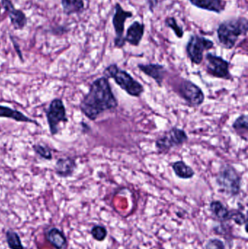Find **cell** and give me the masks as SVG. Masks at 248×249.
I'll use <instances>...</instances> for the list:
<instances>
[{"label":"cell","mask_w":248,"mask_h":249,"mask_svg":"<svg viewBox=\"0 0 248 249\" xmlns=\"http://www.w3.org/2000/svg\"><path fill=\"white\" fill-rule=\"evenodd\" d=\"M118 105L109 79L103 76L91 83L88 92L80 102V109L86 118L95 121L104 112L116 109Z\"/></svg>","instance_id":"6da1fadb"},{"label":"cell","mask_w":248,"mask_h":249,"mask_svg":"<svg viewBox=\"0 0 248 249\" xmlns=\"http://www.w3.org/2000/svg\"><path fill=\"white\" fill-rule=\"evenodd\" d=\"M248 30V20L246 18L229 19L218 26L217 36L221 46L230 50L234 48L240 36L247 35Z\"/></svg>","instance_id":"7a4b0ae2"},{"label":"cell","mask_w":248,"mask_h":249,"mask_svg":"<svg viewBox=\"0 0 248 249\" xmlns=\"http://www.w3.org/2000/svg\"><path fill=\"white\" fill-rule=\"evenodd\" d=\"M104 77L113 79L116 84L132 97H141L144 93V87L138 80H135L130 73L122 70L117 64L108 66L103 71Z\"/></svg>","instance_id":"3957f363"},{"label":"cell","mask_w":248,"mask_h":249,"mask_svg":"<svg viewBox=\"0 0 248 249\" xmlns=\"http://www.w3.org/2000/svg\"><path fill=\"white\" fill-rule=\"evenodd\" d=\"M219 191L230 197H235L241 192L242 177L232 165L224 164L215 177Z\"/></svg>","instance_id":"277c9868"},{"label":"cell","mask_w":248,"mask_h":249,"mask_svg":"<svg viewBox=\"0 0 248 249\" xmlns=\"http://www.w3.org/2000/svg\"><path fill=\"white\" fill-rule=\"evenodd\" d=\"M188 140L189 136L183 129L173 127L155 141L156 149L160 155H166L173 148L184 144Z\"/></svg>","instance_id":"5b68a950"},{"label":"cell","mask_w":248,"mask_h":249,"mask_svg":"<svg viewBox=\"0 0 248 249\" xmlns=\"http://www.w3.org/2000/svg\"><path fill=\"white\" fill-rule=\"evenodd\" d=\"M174 89L177 94L191 107H198L205 102L203 90L190 80L182 79Z\"/></svg>","instance_id":"8992f818"},{"label":"cell","mask_w":248,"mask_h":249,"mask_svg":"<svg viewBox=\"0 0 248 249\" xmlns=\"http://www.w3.org/2000/svg\"><path fill=\"white\" fill-rule=\"evenodd\" d=\"M46 118L51 135L58 134L60 124H66L68 121L66 109L62 99L57 98L51 101L46 110Z\"/></svg>","instance_id":"52a82bcc"},{"label":"cell","mask_w":248,"mask_h":249,"mask_svg":"<svg viewBox=\"0 0 248 249\" xmlns=\"http://www.w3.org/2000/svg\"><path fill=\"white\" fill-rule=\"evenodd\" d=\"M214 42L208 38L199 35H192L186 44V51L190 61L199 65L203 61L204 53L212 49Z\"/></svg>","instance_id":"ba28073f"},{"label":"cell","mask_w":248,"mask_h":249,"mask_svg":"<svg viewBox=\"0 0 248 249\" xmlns=\"http://www.w3.org/2000/svg\"><path fill=\"white\" fill-rule=\"evenodd\" d=\"M205 67L207 73L212 77L227 80L232 79L230 63L222 57L208 53L205 55Z\"/></svg>","instance_id":"9c48e42d"},{"label":"cell","mask_w":248,"mask_h":249,"mask_svg":"<svg viewBox=\"0 0 248 249\" xmlns=\"http://www.w3.org/2000/svg\"><path fill=\"white\" fill-rule=\"evenodd\" d=\"M133 14L132 12L125 11L119 3H116L115 5V15L112 18V23L116 35L115 38V45L116 48H122L125 46L126 43L123 36L125 23L127 19L131 18Z\"/></svg>","instance_id":"30bf717a"},{"label":"cell","mask_w":248,"mask_h":249,"mask_svg":"<svg viewBox=\"0 0 248 249\" xmlns=\"http://www.w3.org/2000/svg\"><path fill=\"white\" fill-rule=\"evenodd\" d=\"M1 4L8 14L9 18L14 29L22 30L24 29L28 21L26 14L22 10H17L10 0H1Z\"/></svg>","instance_id":"8fae6325"},{"label":"cell","mask_w":248,"mask_h":249,"mask_svg":"<svg viewBox=\"0 0 248 249\" xmlns=\"http://www.w3.org/2000/svg\"><path fill=\"white\" fill-rule=\"evenodd\" d=\"M138 68L146 75L153 79L159 87L163 86L167 72L165 66L160 64H138Z\"/></svg>","instance_id":"7c38bea8"},{"label":"cell","mask_w":248,"mask_h":249,"mask_svg":"<svg viewBox=\"0 0 248 249\" xmlns=\"http://www.w3.org/2000/svg\"><path fill=\"white\" fill-rule=\"evenodd\" d=\"M77 164L76 160L71 157L61 158L55 162L54 170L55 174L61 178H68L74 174Z\"/></svg>","instance_id":"4fadbf2b"},{"label":"cell","mask_w":248,"mask_h":249,"mask_svg":"<svg viewBox=\"0 0 248 249\" xmlns=\"http://www.w3.org/2000/svg\"><path fill=\"white\" fill-rule=\"evenodd\" d=\"M145 32V25L138 21H134L127 30L126 36H124L125 42L132 46H138L142 40Z\"/></svg>","instance_id":"5bb4252c"},{"label":"cell","mask_w":248,"mask_h":249,"mask_svg":"<svg viewBox=\"0 0 248 249\" xmlns=\"http://www.w3.org/2000/svg\"><path fill=\"white\" fill-rule=\"evenodd\" d=\"M209 211L215 220L224 223L231 221V210L220 200H213L209 206Z\"/></svg>","instance_id":"9a60e30c"},{"label":"cell","mask_w":248,"mask_h":249,"mask_svg":"<svg viewBox=\"0 0 248 249\" xmlns=\"http://www.w3.org/2000/svg\"><path fill=\"white\" fill-rule=\"evenodd\" d=\"M45 238L48 242L55 249H64L66 247L68 241L64 232L57 228H51L46 231Z\"/></svg>","instance_id":"2e32d148"},{"label":"cell","mask_w":248,"mask_h":249,"mask_svg":"<svg viewBox=\"0 0 248 249\" xmlns=\"http://www.w3.org/2000/svg\"><path fill=\"white\" fill-rule=\"evenodd\" d=\"M0 118H8L16 122L29 123V124H33L39 126V124L36 121L26 116L20 111L12 109L9 107L2 106V105H0Z\"/></svg>","instance_id":"e0dca14e"},{"label":"cell","mask_w":248,"mask_h":249,"mask_svg":"<svg viewBox=\"0 0 248 249\" xmlns=\"http://www.w3.org/2000/svg\"><path fill=\"white\" fill-rule=\"evenodd\" d=\"M173 168L175 175L181 179H191L195 175V171L192 167L183 160H178L170 165Z\"/></svg>","instance_id":"ac0fdd59"},{"label":"cell","mask_w":248,"mask_h":249,"mask_svg":"<svg viewBox=\"0 0 248 249\" xmlns=\"http://www.w3.org/2000/svg\"><path fill=\"white\" fill-rule=\"evenodd\" d=\"M194 6L214 13H221L225 8L224 2H218L215 0H189Z\"/></svg>","instance_id":"d6986e66"},{"label":"cell","mask_w":248,"mask_h":249,"mask_svg":"<svg viewBox=\"0 0 248 249\" xmlns=\"http://www.w3.org/2000/svg\"><path fill=\"white\" fill-rule=\"evenodd\" d=\"M61 5L66 16L82 13L84 9V0H61Z\"/></svg>","instance_id":"ffe728a7"},{"label":"cell","mask_w":248,"mask_h":249,"mask_svg":"<svg viewBox=\"0 0 248 249\" xmlns=\"http://www.w3.org/2000/svg\"><path fill=\"white\" fill-rule=\"evenodd\" d=\"M232 128L243 140L248 142V117L247 114L240 115L232 124Z\"/></svg>","instance_id":"44dd1931"},{"label":"cell","mask_w":248,"mask_h":249,"mask_svg":"<svg viewBox=\"0 0 248 249\" xmlns=\"http://www.w3.org/2000/svg\"><path fill=\"white\" fill-rule=\"evenodd\" d=\"M6 241L10 249H25L20 235L16 231L8 229L5 232Z\"/></svg>","instance_id":"7402d4cb"},{"label":"cell","mask_w":248,"mask_h":249,"mask_svg":"<svg viewBox=\"0 0 248 249\" xmlns=\"http://www.w3.org/2000/svg\"><path fill=\"white\" fill-rule=\"evenodd\" d=\"M90 234H91L93 239L99 241V242H102L107 237L108 231L103 225H94L90 231Z\"/></svg>","instance_id":"603a6c76"},{"label":"cell","mask_w":248,"mask_h":249,"mask_svg":"<svg viewBox=\"0 0 248 249\" xmlns=\"http://www.w3.org/2000/svg\"><path fill=\"white\" fill-rule=\"evenodd\" d=\"M33 152L39 155L40 158H43L48 160H51L52 159V151L48 146H44L40 143H35L32 146Z\"/></svg>","instance_id":"cb8c5ba5"},{"label":"cell","mask_w":248,"mask_h":249,"mask_svg":"<svg viewBox=\"0 0 248 249\" xmlns=\"http://www.w3.org/2000/svg\"><path fill=\"white\" fill-rule=\"evenodd\" d=\"M231 220L234 221L236 225L239 226H246V231L248 226V218L246 214L238 209H231Z\"/></svg>","instance_id":"d4e9b609"},{"label":"cell","mask_w":248,"mask_h":249,"mask_svg":"<svg viewBox=\"0 0 248 249\" xmlns=\"http://www.w3.org/2000/svg\"><path fill=\"white\" fill-rule=\"evenodd\" d=\"M165 25L174 32L175 35L178 38L183 37V34H184L183 28L178 24L177 20L174 17L167 18L165 19Z\"/></svg>","instance_id":"484cf974"},{"label":"cell","mask_w":248,"mask_h":249,"mask_svg":"<svg viewBox=\"0 0 248 249\" xmlns=\"http://www.w3.org/2000/svg\"><path fill=\"white\" fill-rule=\"evenodd\" d=\"M205 249H226V246L219 238H210L205 244Z\"/></svg>","instance_id":"4316f807"},{"label":"cell","mask_w":248,"mask_h":249,"mask_svg":"<svg viewBox=\"0 0 248 249\" xmlns=\"http://www.w3.org/2000/svg\"><path fill=\"white\" fill-rule=\"evenodd\" d=\"M10 39H11L12 42H13V46H14L15 50H16V53H17V55L20 58V61H23V55H22L21 51H20V47H19L18 43L16 42V39H14L13 36L10 35Z\"/></svg>","instance_id":"83f0119b"},{"label":"cell","mask_w":248,"mask_h":249,"mask_svg":"<svg viewBox=\"0 0 248 249\" xmlns=\"http://www.w3.org/2000/svg\"><path fill=\"white\" fill-rule=\"evenodd\" d=\"M81 125L82 127H83V131H90V127L87 124H85V123L82 122L81 123Z\"/></svg>","instance_id":"f1b7e54d"},{"label":"cell","mask_w":248,"mask_h":249,"mask_svg":"<svg viewBox=\"0 0 248 249\" xmlns=\"http://www.w3.org/2000/svg\"><path fill=\"white\" fill-rule=\"evenodd\" d=\"M215 1H218V2H223V0H215Z\"/></svg>","instance_id":"f546056e"},{"label":"cell","mask_w":248,"mask_h":249,"mask_svg":"<svg viewBox=\"0 0 248 249\" xmlns=\"http://www.w3.org/2000/svg\"><path fill=\"white\" fill-rule=\"evenodd\" d=\"M0 16H1V6H0Z\"/></svg>","instance_id":"4dcf8cb0"}]
</instances>
